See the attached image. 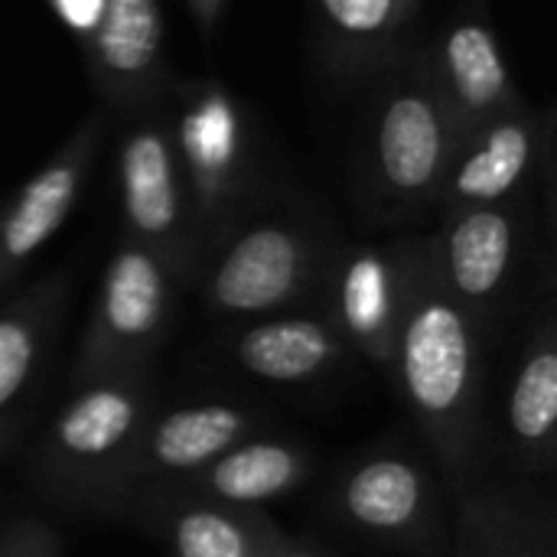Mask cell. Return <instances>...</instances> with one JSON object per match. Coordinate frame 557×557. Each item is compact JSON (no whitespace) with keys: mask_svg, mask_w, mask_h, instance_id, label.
<instances>
[{"mask_svg":"<svg viewBox=\"0 0 557 557\" xmlns=\"http://www.w3.org/2000/svg\"><path fill=\"white\" fill-rule=\"evenodd\" d=\"M463 137L431 59L395 72L372 108L366 186L388 215L437 202Z\"/></svg>","mask_w":557,"mask_h":557,"instance_id":"cell-1","label":"cell"},{"mask_svg":"<svg viewBox=\"0 0 557 557\" xmlns=\"http://www.w3.org/2000/svg\"><path fill=\"white\" fill-rule=\"evenodd\" d=\"M117 176L131 235L150 251H170L186 222H193L173 131L157 121L131 127L121 144Z\"/></svg>","mask_w":557,"mask_h":557,"instance_id":"cell-2","label":"cell"},{"mask_svg":"<svg viewBox=\"0 0 557 557\" xmlns=\"http://www.w3.org/2000/svg\"><path fill=\"white\" fill-rule=\"evenodd\" d=\"M189 206L202 222H219L245 180V131L242 114L222 88H202L180 117L173 137Z\"/></svg>","mask_w":557,"mask_h":557,"instance_id":"cell-3","label":"cell"},{"mask_svg":"<svg viewBox=\"0 0 557 557\" xmlns=\"http://www.w3.org/2000/svg\"><path fill=\"white\" fill-rule=\"evenodd\" d=\"M431 65L463 140L519 104V91L483 3H473L463 16H457Z\"/></svg>","mask_w":557,"mask_h":557,"instance_id":"cell-4","label":"cell"},{"mask_svg":"<svg viewBox=\"0 0 557 557\" xmlns=\"http://www.w3.org/2000/svg\"><path fill=\"white\" fill-rule=\"evenodd\" d=\"M542 127L522 101L473 131L441 186L437 206L460 209V206H499L512 202V196L529 183L535 160H539Z\"/></svg>","mask_w":557,"mask_h":557,"instance_id":"cell-5","label":"cell"},{"mask_svg":"<svg viewBox=\"0 0 557 557\" xmlns=\"http://www.w3.org/2000/svg\"><path fill=\"white\" fill-rule=\"evenodd\" d=\"M101 117L91 114L69 140L52 153L46 166H39L23 189L0 209V271L23 264L36 255L55 228L69 219L82 180L91 166L98 144Z\"/></svg>","mask_w":557,"mask_h":557,"instance_id":"cell-6","label":"cell"},{"mask_svg":"<svg viewBox=\"0 0 557 557\" xmlns=\"http://www.w3.org/2000/svg\"><path fill=\"white\" fill-rule=\"evenodd\" d=\"M307 264L304 235L281 219L258 222L245 228L219 258L212 271L209 294L222 310L232 313H261L284 304Z\"/></svg>","mask_w":557,"mask_h":557,"instance_id":"cell-7","label":"cell"},{"mask_svg":"<svg viewBox=\"0 0 557 557\" xmlns=\"http://www.w3.org/2000/svg\"><path fill=\"white\" fill-rule=\"evenodd\" d=\"M85 46L98 88L117 104L140 101L160 72V0H104Z\"/></svg>","mask_w":557,"mask_h":557,"instance_id":"cell-8","label":"cell"},{"mask_svg":"<svg viewBox=\"0 0 557 557\" xmlns=\"http://www.w3.org/2000/svg\"><path fill=\"white\" fill-rule=\"evenodd\" d=\"M519 215L512 202L460 206L444 212V264L463 297L483 300L496 294L512 268Z\"/></svg>","mask_w":557,"mask_h":557,"instance_id":"cell-9","label":"cell"},{"mask_svg":"<svg viewBox=\"0 0 557 557\" xmlns=\"http://www.w3.org/2000/svg\"><path fill=\"white\" fill-rule=\"evenodd\" d=\"M470 372V336L454 304L428 300L405 330V379L418 405L447 411Z\"/></svg>","mask_w":557,"mask_h":557,"instance_id":"cell-10","label":"cell"},{"mask_svg":"<svg viewBox=\"0 0 557 557\" xmlns=\"http://www.w3.org/2000/svg\"><path fill=\"white\" fill-rule=\"evenodd\" d=\"M323 46L343 69H372L411 23L418 0H313Z\"/></svg>","mask_w":557,"mask_h":557,"instance_id":"cell-11","label":"cell"},{"mask_svg":"<svg viewBox=\"0 0 557 557\" xmlns=\"http://www.w3.org/2000/svg\"><path fill=\"white\" fill-rule=\"evenodd\" d=\"M163 268L157 261V251L144 248L140 242L124 245L104 274V297L101 313L114 336L137 339L150 333L163 313Z\"/></svg>","mask_w":557,"mask_h":557,"instance_id":"cell-12","label":"cell"},{"mask_svg":"<svg viewBox=\"0 0 557 557\" xmlns=\"http://www.w3.org/2000/svg\"><path fill=\"white\" fill-rule=\"evenodd\" d=\"M330 356V336L313 320H277L255 326L238 343V359L261 379L294 382L317 372Z\"/></svg>","mask_w":557,"mask_h":557,"instance_id":"cell-13","label":"cell"},{"mask_svg":"<svg viewBox=\"0 0 557 557\" xmlns=\"http://www.w3.org/2000/svg\"><path fill=\"white\" fill-rule=\"evenodd\" d=\"M352 516L366 525L395 529L405 525L418 506V476L405 463H372L366 467L346 493Z\"/></svg>","mask_w":557,"mask_h":557,"instance_id":"cell-14","label":"cell"},{"mask_svg":"<svg viewBox=\"0 0 557 557\" xmlns=\"http://www.w3.org/2000/svg\"><path fill=\"white\" fill-rule=\"evenodd\" d=\"M238 414L222 405L180 411L157 431V457L166 467H196L219 454L238 434Z\"/></svg>","mask_w":557,"mask_h":557,"instance_id":"cell-15","label":"cell"},{"mask_svg":"<svg viewBox=\"0 0 557 557\" xmlns=\"http://www.w3.org/2000/svg\"><path fill=\"white\" fill-rule=\"evenodd\" d=\"M294 476V457L284 447H245L225 457L215 470V490L228 499L251 503L284 490Z\"/></svg>","mask_w":557,"mask_h":557,"instance_id":"cell-16","label":"cell"},{"mask_svg":"<svg viewBox=\"0 0 557 557\" xmlns=\"http://www.w3.org/2000/svg\"><path fill=\"white\" fill-rule=\"evenodd\" d=\"M134 408L117 392H91L85 395L62 421V444L78 454H101L114 447L131 428Z\"/></svg>","mask_w":557,"mask_h":557,"instance_id":"cell-17","label":"cell"},{"mask_svg":"<svg viewBox=\"0 0 557 557\" xmlns=\"http://www.w3.org/2000/svg\"><path fill=\"white\" fill-rule=\"evenodd\" d=\"M557 418V356L539 352L525 369L512 395V424L522 437L535 441L552 431Z\"/></svg>","mask_w":557,"mask_h":557,"instance_id":"cell-18","label":"cell"},{"mask_svg":"<svg viewBox=\"0 0 557 557\" xmlns=\"http://www.w3.org/2000/svg\"><path fill=\"white\" fill-rule=\"evenodd\" d=\"M343 313L356 333H372L388 313V274L379 255H362L343 277Z\"/></svg>","mask_w":557,"mask_h":557,"instance_id":"cell-19","label":"cell"},{"mask_svg":"<svg viewBox=\"0 0 557 557\" xmlns=\"http://www.w3.org/2000/svg\"><path fill=\"white\" fill-rule=\"evenodd\" d=\"M183 557H245V542L235 525L212 512H193L176 532Z\"/></svg>","mask_w":557,"mask_h":557,"instance_id":"cell-20","label":"cell"},{"mask_svg":"<svg viewBox=\"0 0 557 557\" xmlns=\"http://www.w3.org/2000/svg\"><path fill=\"white\" fill-rule=\"evenodd\" d=\"M33 362V333L20 320H0V405L16 395Z\"/></svg>","mask_w":557,"mask_h":557,"instance_id":"cell-21","label":"cell"},{"mask_svg":"<svg viewBox=\"0 0 557 557\" xmlns=\"http://www.w3.org/2000/svg\"><path fill=\"white\" fill-rule=\"evenodd\" d=\"M49 7L55 10V16L82 39H88V33L95 29L104 0H49Z\"/></svg>","mask_w":557,"mask_h":557,"instance_id":"cell-22","label":"cell"},{"mask_svg":"<svg viewBox=\"0 0 557 557\" xmlns=\"http://www.w3.org/2000/svg\"><path fill=\"white\" fill-rule=\"evenodd\" d=\"M186 3H189V10L199 16L202 29H212V23L219 20V10H222L225 0H186Z\"/></svg>","mask_w":557,"mask_h":557,"instance_id":"cell-23","label":"cell"}]
</instances>
